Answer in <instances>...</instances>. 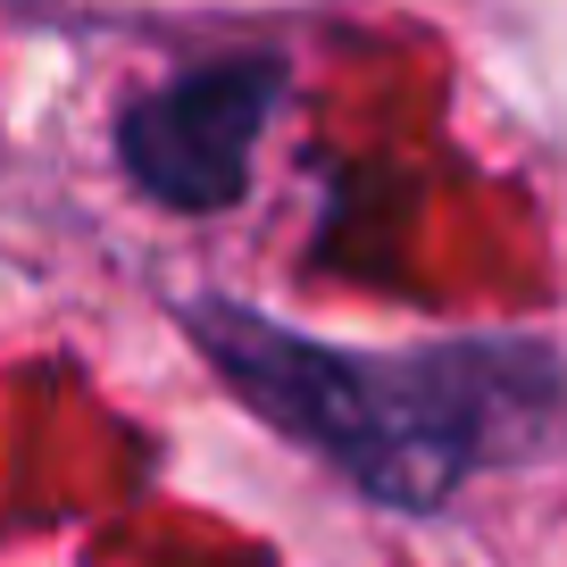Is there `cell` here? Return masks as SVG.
Segmentation results:
<instances>
[{
	"label": "cell",
	"mask_w": 567,
	"mask_h": 567,
	"mask_svg": "<svg viewBox=\"0 0 567 567\" xmlns=\"http://www.w3.org/2000/svg\"><path fill=\"white\" fill-rule=\"evenodd\" d=\"M176 334L234 409L392 517H443L484 476L543 467L567 443V342L543 326L326 342L200 284L176 301Z\"/></svg>",
	"instance_id": "cell-1"
},
{
	"label": "cell",
	"mask_w": 567,
	"mask_h": 567,
	"mask_svg": "<svg viewBox=\"0 0 567 567\" xmlns=\"http://www.w3.org/2000/svg\"><path fill=\"white\" fill-rule=\"evenodd\" d=\"M284 92H292V59L284 51H217L176 68L167 84L134 92L109 125L125 184L167 217H217L250 200V167L276 125Z\"/></svg>",
	"instance_id": "cell-2"
}]
</instances>
